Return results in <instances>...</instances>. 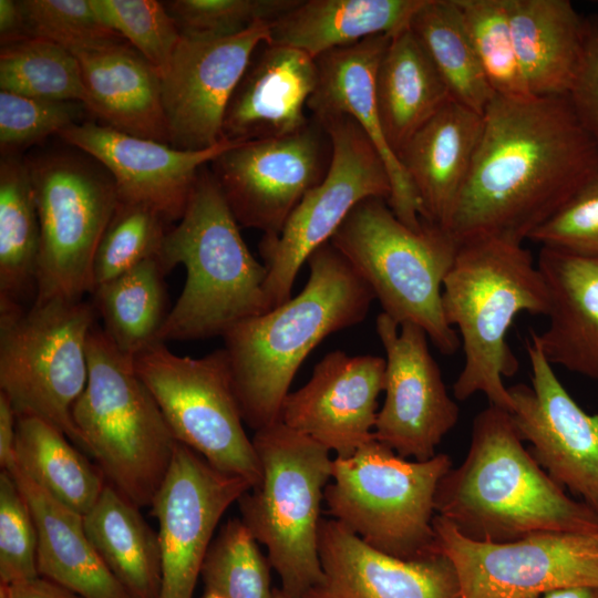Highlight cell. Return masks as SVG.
Returning <instances> with one entry per match:
<instances>
[{
    "label": "cell",
    "instance_id": "cell-43",
    "mask_svg": "<svg viewBox=\"0 0 598 598\" xmlns=\"http://www.w3.org/2000/svg\"><path fill=\"white\" fill-rule=\"evenodd\" d=\"M20 4L29 37L55 42L71 52L125 41L101 22L90 0H23Z\"/></svg>",
    "mask_w": 598,
    "mask_h": 598
},
{
    "label": "cell",
    "instance_id": "cell-4",
    "mask_svg": "<svg viewBox=\"0 0 598 598\" xmlns=\"http://www.w3.org/2000/svg\"><path fill=\"white\" fill-rule=\"evenodd\" d=\"M548 290L532 252L522 244L494 237L458 245L443 281L442 308L460 333L464 365L453 384L456 400L483 393L508 412L513 401L503 379L518 370L507 343L516 316L548 312Z\"/></svg>",
    "mask_w": 598,
    "mask_h": 598
},
{
    "label": "cell",
    "instance_id": "cell-35",
    "mask_svg": "<svg viewBox=\"0 0 598 598\" xmlns=\"http://www.w3.org/2000/svg\"><path fill=\"white\" fill-rule=\"evenodd\" d=\"M165 275L158 258H151L91 292L102 329L128 357L158 341L169 312Z\"/></svg>",
    "mask_w": 598,
    "mask_h": 598
},
{
    "label": "cell",
    "instance_id": "cell-23",
    "mask_svg": "<svg viewBox=\"0 0 598 598\" xmlns=\"http://www.w3.org/2000/svg\"><path fill=\"white\" fill-rule=\"evenodd\" d=\"M391 37H370L317 58L318 83L307 109L315 120L348 115L360 125L389 173L390 208L408 227L420 230L423 221L419 197L399 157L386 142L375 100V73Z\"/></svg>",
    "mask_w": 598,
    "mask_h": 598
},
{
    "label": "cell",
    "instance_id": "cell-42",
    "mask_svg": "<svg viewBox=\"0 0 598 598\" xmlns=\"http://www.w3.org/2000/svg\"><path fill=\"white\" fill-rule=\"evenodd\" d=\"M298 0H173L164 4L185 38H223L274 22Z\"/></svg>",
    "mask_w": 598,
    "mask_h": 598
},
{
    "label": "cell",
    "instance_id": "cell-19",
    "mask_svg": "<svg viewBox=\"0 0 598 598\" xmlns=\"http://www.w3.org/2000/svg\"><path fill=\"white\" fill-rule=\"evenodd\" d=\"M526 348L532 386L507 388L517 433L559 486L598 513V414H588L570 396L532 330Z\"/></svg>",
    "mask_w": 598,
    "mask_h": 598
},
{
    "label": "cell",
    "instance_id": "cell-39",
    "mask_svg": "<svg viewBox=\"0 0 598 598\" xmlns=\"http://www.w3.org/2000/svg\"><path fill=\"white\" fill-rule=\"evenodd\" d=\"M166 224L158 212L146 205L118 200L95 251L93 289L147 259L158 258L169 230Z\"/></svg>",
    "mask_w": 598,
    "mask_h": 598
},
{
    "label": "cell",
    "instance_id": "cell-49",
    "mask_svg": "<svg viewBox=\"0 0 598 598\" xmlns=\"http://www.w3.org/2000/svg\"><path fill=\"white\" fill-rule=\"evenodd\" d=\"M17 413L8 399L0 391V466L10 470L16 465Z\"/></svg>",
    "mask_w": 598,
    "mask_h": 598
},
{
    "label": "cell",
    "instance_id": "cell-45",
    "mask_svg": "<svg viewBox=\"0 0 598 598\" xmlns=\"http://www.w3.org/2000/svg\"><path fill=\"white\" fill-rule=\"evenodd\" d=\"M84 104L0 91V146L3 154L38 143L80 123Z\"/></svg>",
    "mask_w": 598,
    "mask_h": 598
},
{
    "label": "cell",
    "instance_id": "cell-44",
    "mask_svg": "<svg viewBox=\"0 0 598 598\" xmlns=\"http://www.w3.org/2000/svg\"><path fill=\"white\" fill-rule=\"evenodd\" d=\"M39 537L29 503L12 474L0 473V584L39 577Z\"/></svg>",
    "mask_w": 598,
    "mask_h": 598
},
{
    "label": "cell",
    "instance_id": "cell-37",
    "mask_svg": "<svg viewBox=\"0 0 598 598\" xmlns=\"http://www.w3.org/2000/svg\"><path fill=\"white\" fill-rule=\"evenodd\" d=\"M0 89L37 99L86 101L75 55L55 42L35 37L1 45Z\"/></svg>",
    "mask_w": 598,
    "mask_h": 598
},
{
    "label": "cell",
    "instance_id": "cell-38",
    "mask_svg": "<svg viewBox=\"0 0 598 598\" xmlns=\"http://www.w3.org/2000/svg\"><path fill=\"white\" fill-rule=\"evenodd\" d=\"M269 567L241 519L231 518L214 537L200 576L206 590L225 598H272Z\"/></svg>",
    "mask_w": 598,
    "mask_h": 598
},
{
    "label": "cell",
    "instance_id": "cell-41",
    "mask_svg": "<svg viewBox=\"0 0 598 598\" xmlns=\"http://www.w3.org/2000/svg\"><path fill=\"white\" fill-rule=\"evenodd\" d=\"M101 22L120 34L162 76L182 38L164 2L157 0H90Z\"/></svg>",
    "mask_w": 598,
    "mask_h": 598
},
{
    "label": "cell",
    "instance_id": "cell-6",
    "mask_svg": "<svg viewBox=\"0 0 598 598\" xmlns=\"http://www.w3.org/2000/svg\"><path fill=\"white\" fill-rule=\"evenodd\" d=\"M87 359V383L72 409L79 444L110 485L137 507H151L178 442L134 358L97 324L89 336Z\"/></svg>",
    "mask_w": 598,
    "mask_h": 598
},
{
    "label": "cell",
    "instance_id": "cell-25",
    "mask_svg": "<svg viewBox=\"0 0 598 598\" xmlns=\"http://www.w3.org/2000/svg\"><path fill=\"white\" fill-rule=\"evenodd\" d=\"M483 115L450 99L406 142L399 159L421 205V219L446 228L468 177Z\"/></svg>",
    "mask_w": 598,
    "mask_h": 598
},
{
    "label": "cell",
    "instance_id": "cell-21",
    "mask_svg": "<svg viewBox=\"0 0 598 598\" xmlns=\"http://www.w3.org/2000/svg\"><path fill=\"white\" fill-rule=\"evenodd\" d=\"M384 381V358L331 351L315 365L303 386L287 394L279 421L337 457L350 456L374 439Z\"/></svg>",
    "mask_w": 598,
    "mask_h": 598
},
{
    "label": "cell",
    "instance_id": "cell-26",
    "mask_svg": "<svg viewBox=\"0 0 598 598\" xmlns=\"http://www.w3.org/2000/svg\"><path fill=\"white\" fill-rule=\"evenodd\" d=\"M548 326L533 333L547 361L598 382V258L542 248Z\"/></svg>",
    "mask_w": 598,
    "mask_h": 598
},
{
    "label": "cell",
    "instance_id": "cell-40",
    "mask_svg": "<svg viewBox=\"0 0 598 598\" xmlns=\"http://www.w3.org/2000/svg\"><path fill=\"white\" fill-rule=\"evenodd\" d=\"M457 3L495 95L529 94L515 51L507 0H457Z\"/></svg>",
    "mask_w": 598,
    "mask_h": 598
},
{
    "label": "cell",
    "instance_id": "cell-46",
    "mask_svg": "<svg viewBox=\"0 0 598 598\" xmlns=\"http://www.w3.org/2000/svg\"><path fill=\"white\" fill-rule=\"evenodd\" d=\"M528 239L542 248L598 258V173Z\"/></svg>",
    "mask_w": 598,
    "mask_h": 598
},
{
    "label": "cell",
    "instance_id": "cell-17",
    "mask_svg": "<svg viewBox=\"0 0 598 598\" xmlns=\"http://www.w3.org/2000/svg\"><path fill=\"white\" fill-rule=\"evenodd\" d=\"M375 330L385 351V396L378 411L374 439L401 457L430 460L455 426L460 409L447 393L421 327L411 322L399 326L381 312Z\"/></svg>",
    "mask_w": 598,
    "mask_h": 598
},
{
    "label": "cell",
    "instance_id": "cell-31",
    "mask_svg": "<svg viewBox=\"0 0 598 598\" xmlns=\"http://www.w3.org/2000/svg\"><path fill=\"white\" fill-rule=\"evenodd\" d=\"M450 99L410 25L392 35L377 69L375 100L386 142L396 156Z\"/></svg>",
    "mask_w": 598,
    "mask_h": 598
},
{
    "label": "cell",
    "instance_id": "cell-27",
    "mask_svg": "<svg viewBox=\"0 0 598 598\" xmlns=\"http://www.w3.org/2000/svg\"><path fill=\"white\" fill-rule=\"evenodd\" d=\"M72 53L87 111L114 130L169 144L161 75L142 54L126 41Z\"/></svg>",
    "mask_w": 598,
    "mask_h": 598
},
{
    "label": "cell",
    "instance_id": "cell-29",
    "mask_svg": "<svg viewBox=\"0 0 598 598\" xmlns=\"http://www.w3.org/2000/svg\"><path fill=\"white\" fill-rule=\"evenodd\" d=\"M423 0H298L270 23L268 44L290 47L312 59L410 25Z\"/></svg>",
    "mask_w": 598,
    "mask_h": 598
},
{
    "label": "cell",
    "instance_id": "cell-30",
    "mask_svg": "<svg viewBox=\"0 0 598 598\" xmlns=\"http://www.w3.org/2000/svg\"><path fill=\"white\" fill-rule=\"evenodd\" d=\"M516 55L536 96L567 95L584 41V18L569 0H507Z\"/></svg>",
    "mask_w": 598,
    "mask_h": 598
},
{
    "label": "cell",
    "instance_id": "cell-3",
    "mask_svg": "<svg viewBox=\"0 0 598 598\" xmlns=\"http://www.w3.org/2000/svg\"><path fill=\"white\" fill-rule=\"evenodd\" d=\"M307 262L310 274L299 295L223 336L241 415L255 432L279 421L308 354L328 336L362 322L375 299L330 241Z\"/></svg>",
    "mask_w": 598,
    "mask_h": 598
},
{
    "label": "cell",
    "instance_id": "cell-8",
    "mask_svg": "<svg viewBox=\"0 0 598 598\" xmlns=\"http://www.w3.org/2000/svg\"><path fill=\"white\" fill-rule=\"evenodd\" d=\"M259 483L238 503L241 522L262 544L289 598H302L322 579L320 509L332 474L330 451L282 422L255 432Z\"/></svg>",
    "mask_w": 598,
    "mask_h": 598
},
{
    "label": "cell",
    "instance_id": "cell-10",
    "mask_svg": "<svg viewBox=\"0 0 598 598\" xmlns=\"http://www.w3.org/2000/svg\"><path fill=\"white\" fill-rule=\"evenodd\" d=\"M96 316L84 299L0 313V391L17 415L40 417L78 444L72 409L87 383V340Z\"/></svg>",
    "mask_w": 598,
    "mask_h": 598
},
{
    "label": "cell",
    "instance_id": "cell-34",
    "mask_svg": "<svg viewBox=\"0 0 598 598\" xmlns=\"http://www.w3.org/2000/svg\"><path fill=\"white\" fill-rule=\"evenodd\" d=\"M51 423L32 415H17L16 465L64 506L84 516L106 483Z\"/></svg>",
    "mask_w": 598,
    "mask_h": 598
},
{
    "label": "cell",
    "instance_id": "cell-32",
    "mask_svg": "<svg viewBox=\"0 0 598 598\" xmlns=\"http://www.w3.org/2000/svg\"><path fill=\"white\" fill-rule=\"evenodd\" d=\"M140 507L106 483L83 516L85 533L106 566L132 598H158L161 549L158 535Z\"/></svg>",
    "mask_w": 598,
    "mask_h": 598
},
{
    "label": "cell",
    "instance_id": "cell-22",
    "mask_svg": "<svg viewBox=\"0 0 598 598\" xmlns=\"http://www.w3.org/2000/svg\"><path fill=\"white\" fill-rule=\"evenodd\" d=\"M322 579L302 598H462L442 554L406 560L384 554L334 519H321Z\"/></svg>",
    "mask_w": 598,
    "mask_h": 598
},
{
    "label": "cell",
    "instance_id": "cell-24",
    "mask_svg": "<svg viewBox=\"0 0 598 598\" xmlns=\"http://www.w3.org/2000/svg\"><path fill=\"white\" fill-rule=\"evenodd\" d=\"M317 83L315 59L290 47L264 43L233 93L223 138L244 143L303 128L311 120L306 111Z\"/></svg>",
    "mask_w": 598,
    "mask_h": 598
},
{
    "label": "cell",
    "instance_id": "cell-47",
    "mask_svg": "<svg viewBox=\"0 0 598 598\" xmlns=\"http://www.w3.org/2000/svg\"><path fill=\"white\" fill-rule=\"evenodd\" d=\"M567 97L578 121L598 145V16L584 18L580 61Z\"/></svg>",
    "mask_w": 598,
    "mask_h": 598
},
{
    "label": "cell",
    "instance_id": "cell-2",
    "mask_svg": "<svg viewBox=\"0 0 598 598\" xmlns=\"http://www.w3.org/2000/svg\"><path fill=\"white\" fill-rule=\"evenodd\" d=\"M434 508L478 543L598 532V513L567 495L524 447L511 413L493 404L475 416L467 454L440 481Z\"/></svg>",
    "mask_w": 598,
    "mask_h": 598
},
{
    "label": "cell",
    "instance_id": "cell-28",
    "mask_svg": "<svg viewBox=\"0 0 598 598\" xmlns=\"http://www.w3.org/2000/svg\"><path fill=\"white\" fill-rule=\"evenodd\" d=\"M33 514L38 573L82 598H132L89 539L83 516L32 482L17 465L8 470Z\"/></svg>",
    "mask_w": 598,
    "mask_h": 598
},
{
    "label": "cell",
    "instance_id": "cell-20",
    "mask_svg": "<svg viewBox=\"0 0 598 598\" xmlns=\"http://www.w3.org/2000/svg\"><path fill=\"white\" fill-rule=\"evenodd\" d=\"M58 136L106 169L118 200L146 205L168 223L182 218L204 165L234 144L184 151L94 122L75 123Z\"/></svg>",
    "mask_w": 598,
    "mask_h": 598
},
{
    "label": "cell",
    "instance_id": "cell-5",
    "mask_svg": "<svg viewBox=\"0 0 598 598\" xmlns=\"http://www.w3.org/2000/svg\"><path fill=\"white\" fill-rule=\"evenodd\" d=\"M158 260L177 265L186 282L158 341L223 337L233 326L270 310L267 270L250 252L210 171L202 168L186 209L165 236Z\"/></svg>",
    "mask_w": 598,
    "mask_h": 598
},
{
    "label": "cell",
    "instance_id": "cell-18",
    "mask_svg": "<svg viewBox=\"0 0 598 598\" xmlns=\"http://www.w3.org/2000/svg\"><path fill=\"white\" fill-rule=\"evenodd\" d=\"M270 23L223 38L182 37L161 76L169 145L204 151L224 141V117L255 51L269 43Z\"/></svg>",
    "mask_w": 598,
    "mask_h": 598
},
{
    "label": "cell",
    "instance_id": "cell-9",
    "mask_svg": "<svg viewBox=\"0 0 598 598\" xmlns=\"http://www.w3.org/2000/svg\"><path fill=\"white\" fill-rule=\"evenodd\" d=\"M451 467L444 453L414 461L372 439L334 457L323 501L332 519L371 547L406 560L430 557L439 554L435 493Z\"/></svg>",
    "mask_w": 598,
    "mask_h": 598
},
{
    "label": "cell",
    "instance_id": "cell-50",
    "mask_svg": "<svg viewBox=\"0 0 598 598\" xmlns=\"http://www.w3.org/2000/svg\"><path fill=\"white\" fill-rule=\"evenodd\" d=\"M29 37L20 1L0 0L1 45Z\"/></svg>",
    "mask_w": 598,
    "mask_h": 598
},
{
    "label": "cell",
    "instance_id": "cell-1",
    "mask_svg": "<svg viewBox=\"0 0 598 598\" xmlns=\"http://www.w3.org/2000/svg\"><path fill=\"white\" fill-rule=\"evenodd\" d=\"M598 173V145L567 95H495L445 230L460 245L522 244Z\"/></svg>",
    "mask_w": 598,
    "mask_h": 598
},
{
    "label": "cell",
    "instance_id": "cell-53",
    "mask_svg": "<svg viewBox=\"0 0 598 598\" xmlns=\"http://www.w3.org/2000/svg\"><path fill=\"white\" fill-rule=\"evenodd\" d=\"M203 598H225V597L221 596V595H219V594H217V592L206 590V591H205V595L203 596Z\"/></svg>",
    "mask_w": 598,
    "mask_h": 598
},
{
    "label": "cell",
    "instance_id": "cell-36",
    "mask_svg": "<svg viewBox=\"0 0 598 598\" xmlns=\"http://www.w3.org/2000/svg\"><path fill=\"white\" fill-rule=\"evenodd\" d=\"M410 28L451 97L483 115L495 93L484 75L457 0H423Z\"/></svg>",
    "mask_w": 598,
    "mask_h": 598
},
{
    "label": "cell",
    "instance_id": "cell-11",
    "mask_svg": "<svg viewBox=\"0 0 598 598\" xmlns=\"http://www.w3.org/2000/svg\"><path fill=\"white\" fill-rule=\"evenodd\" d=\"M40 221L33 302L82 300L92 292V267L118 195L102 165L66 153L28 159Z\"/></svg>",
    "mask_w": 598,
    "mask_h": 598
},
{
    "label": "cell",
    "instance_id": "cell-51",
    "mask_svg": "<svg viewBox=\"0 0 598 598\" xmlns=\"http://www.w3.org/2000/svg\"><path fill=\"white\" fill-rule=\"evenodd\" d=\"M539 598H598V589L591 587H569L545 592Z\"/></svg>",
    "mask_w": 598,
    "mask_h": 598
},
{
    "label": "cell",
    "instance_id": "cell-12",
    "mask_svg": "<svg viewBox=\"0 0 598 598\" xmlns=\"http://www.w3.org/2000/svg\"><path fill=\"white\" fill-rule=\"evenodd\" d=\"M134 364L177 442L215 468L243 477L252 487L259 483V460L244 429L224 348L190 358L157 341L135 355Z\"/></svg>",
    "mask_w": 598,
    "mask_h": 598
},
{
    "label": "cell",
    "instance_id": "cell-13",
    "mask_svg": "<svg viewBox=\"0 0 598 598\" xmlns=\"http://www.w3.org/2000/svg\"><path fill=\"white\" fill-rule=\"evenodd\" d=\"M318 121L327 132L331 161L326 177L309 190L279 235H262L258 250L267 270L265 292L270 309L291 298L301 266L330 241L352 208L369 197L389 200L385 164L360 125L348 115Z\"/></svg>",
    "mask_w": 598,
    "mask_h": 598
},
{
    "label": "cell",
    "instance_id": "cell-48",
    "mask_svg": "<svg viewBox=\"0 0 598 598\" xmlns=\"http://www.w3.org/2000/svg\"><path fill=\"white\" fill-rule=\"evenodd\" d=\"M0 598H82L41 576L10 585L0 584Z\"/></svg>",
    "mask_w": 598,
    "mask_h": 598
},
{
    "label": "cell",
    "instance_id": "cell-15",
    "mask_svg": "<svg viewBox=\"0 0 598 598\" xmlns=\"http://www.w3.org/2000/svg\"><path fill=\"white\" fill-rule=\"evenodd\" d=\"M331 153L327 132L311 117L288 135L234 143L210 162V172L239 226L276 236L326 177Z\"/></svg>",
    "mask_w": 598,
    "mask_h": 598
},
{
    "label": "cell",
    "instance_id": "cell-52",
    "mask_svg": "<svg viewBox=\"0 0 598 598\" xmlns=\"http://www.w3.org/2000/svg\"><path fill=\"white\" fill-rule=\"evenodd\" d=\"M272 598H289L281 589L275 588L272 591Z\"/></svg>",
    "mask_w": 598,
    "mask_h": 598
},
{
    "label": "cell",
    "instance_id": "cell-16",
    "mask_svg": "<svg viewBox=\"0 0 598 598\" xmlns=\"http://www.w3.org/2000/svg\"><path fill=\"white\" fill-rule=\"evenodd\" d=\"M251 487L247 480L215 468L178 442L151 505L158 523V598H193L221 517Z\"/></svg>",
    "mask_w": 598,
    "mask_h": 598
},
{
    "label": "cell",
    "instance_id": "cell-7",
    "mask_svg": "<svg viewBox=\"0 0 598 598\" xmlns=\"http://www.w3.org/2000/svg\"><path fill=\"white\" fill-rule=\"evenodd\" d=\"M330 243L367 282L383 311L399 326L421 327L443 354L461 346L442 308V287L458 244L443 228L423 221L420 230L403 224L386 199L355 205Z\"/></svg>",
    "mask_w": 598,
    "mask_h": 598
},
{
    "label": "cell",
    "instance_id": "cell-33",
    "mask_svg": "<svg viewBox=\"0 0 598 598\" xmlns=\"http://www.w3.org/2000/svg\"><path fill=\"white\" fill-rule=\"evenodd\" d=\"M40 221L28 159L0 162V313L24 309L35 298Z\"/></svg>",
    "mask_w": 598,
    "mask_h": 598
},
{
    "label": "cell",
    "instance_id": "cell-14",
    "mask_svg": "<svg viewBox=\"0 0 598 598\" xmlns=\"http://www.w3.org/2000/svg\"><path fill=\"white\" fill-rule=\"evenodd\" d=\"M436 551L453 564L462 598H539L569 587L598 589V532H549L505 544L462 536L435 515Z\"/></svg>",
    "mask_w": 598,
    "mask_h": 598
}]
</instances>
